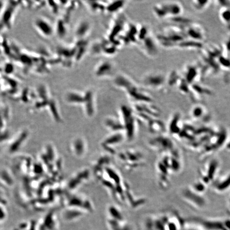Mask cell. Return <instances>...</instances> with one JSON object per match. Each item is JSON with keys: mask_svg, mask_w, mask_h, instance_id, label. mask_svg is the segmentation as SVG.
<instances>
[{"mask_svg": "<svg viewBox=\"0 0 230 230\" xmlns=\"http://www.w3.org/2000/svg\"><path fill=\"white\" fill-rule=\"evenodd\" d=\"M208 115L206 108L200 104H196L192 108L191 110L192 119L196 121L200 120L204 121L205 119H208Z\"/></svg>", "mask_w": 230, "mask_h": 230, "instance_id": "5bb4252c", "label": "cell"}, {"mask_svg": "<svg viewBox=\"0 0 230 230\" xmlns=\"http://www.w3.org/2000/svg\"><path fill=\"white\" fill-rule=\"evenodd\" d=\"M154 14L159 19L169 18L182 16L183 8L177 1H169L158 3L153 7Z\"/></svg>", "mask_w": 230, "mask_h": 230, "instance_id": "6da1fadb", "label": "cell"}, {"mask_svg": "<svg viewBox=\"0 0 230 230\" xmlns=\"http://www.w3.org/2000/svg\"><path fill=\"white\" fill-rule=\"evenodd\" d=\"M220 164L217 159H211L199 171V180L206 187L212 185L215 181Z\"/></svg>", "mask_w": 230, "mask_h": 230, "instance_id": "277c9868", "label": "cell"}, {"mask_svg": "<svg viewBox=\"0 0 230 230\" xmlns=\"http://www.w3.org/2000/svg\"><path fill=\"white\" fill-rule=\"evenodd\" d=\"M202 69L196 65H189L185 68L183 79L190 85L197 83L201 78Z\"/></svg>", "mask_w": 230, "mask_h": 230, "instance_id": "9c48e42d", "label": "cell"}, {"mask_svg": "<svg viewBox=\"0 0 230 230\" xmlns=\"http://www.w3.org/2000/svg\"><path fill=\"white\" fill-rule=\"evenodd\" d=\"M181 122V115L179 113L173 115L168 124V131L170 134L176 137L181 132L183 124Z\"/></svg>", "mask_w": 230, "mask_h": 230, "instance_id": "4fadbf2b", "label": "cell"}, {"mask_svg": "<svg viewBox=\"0 0 230 230\" xmlns=\"http://www.w3.org/2000/svg\"><path fill=\"white\" fill-rule=\"evenodd\" d=\"M210 1H199L195 0L192 2V5L196 10L198 11H204L208 8L210 5Z\"/></svg>", "mask_w": 230, "mask_h": 230, "instance_id": "e0dca14e", "label": "cell"}, {"mask_svg": "<svg viewBox=\"0 0 230 230\" xmlns=\"http://www.w3.org/2000/svg\"><path fill=\"white\" fill-rule=\"evenodd\" d=\"M90 29V25L87 22L80 23L76 28L75 34L78 39H83L86 37Z\"/></svg>", "mask_w": 230, "mask_h": 230, "instance_id": "9a60e30c", "label": "cell"}, {"mask_svg": "<svg viewBox=\"0 0 230 230\" xmlns=\"http://www.w3.org/2000/svg\"><path fill=\"white\" fill-rule=\"evenodd\" d=\"M212 189L215 191L222 193L230 189V173L216 179L212 183Z\"/></svg>", "mask_w": 230, "mask_h": 230, "instance_id": "8fae6325", "label": "cell"}, {"mask_svg": "<svg viewBox=\"0 0 230 230\" xmlns=\"http://www.w3.org/2000/svg\"><path fill=\"white\" fill-rule=\"evenodd\" d=\"M220 17L223 23L230 27V7H221Z\"/></svg>", "mask_w": 230, "mask_h": 230, "instance_id": "2e32d148", "label": "cell"}, {"mask_svg": "<svg viewBox=\"0 0 230 230\" xmlns=\"http://www.w3.org/2000/svg\"><path fill=\"white\" fill-rule=\"evenodd\" d=\"M115 66L110 61H103L99 64L95 70V75L97 77H106L112 75Z\"/></svg>", "mask_w": 230, "mask_h": 230, "instance_id": "7c38bea8", "label": "cell"}, {"mask_svg": "<svg viewBox=\"0 0 230 230\" xmlns=\"http://www.w3.org/2000/svg\"><path fill=\"white\" fill-rule=\"evenodd\" d=\"M26 136H27V134H26V133H25V132L21 135L18 139L16 140V142H15L13 145H12L11 147V151L13 152V151H15L16 150H18V148L20 146V145L23 142V140L25 139Z\"/></svg>", "mask_w": 230, "mask_h": 230, "instance_id": "d6986e66", "label": "cell"}, {"mask_svg": "<svg viewBox=\"0 0 230 230\" xmlns=\"http://www.w3.org/2000/svg\"><path fill=\"white\" fill-rule=\"evenodd\" d=\"M192 189L191 187H188L182 190L181 196L186 203L196 208L204 207L206 204V200L202 196Z\"/></svg>", "mask_w": 230, "mask_h": 230, "instance_id": "8992f818", "label": "cell"}, {"mask_svg": "<svg viewBox=\"0 0 230 230\" xmlns=\"http://www.w3.org/2000/svg\"><path fill=\"white\" fill-rule=\"evenodd\" d=\"M142 83L147 88L163 91L167 88V76L163 72L154 71L149 72L142 78Z\"/></svg>", "mask_w": 230, "mask_h": 230, "instance_id": "3957f363", "label": "cell"}, {"mask_svg": "<svg viewBox=\"0 0 230 230\" xmlns=\"http://www.w3.org/2000/svg\"><path fill=\"white\" fill-rule=\"evenodd\" d=\"M149 145L153 150L162 153V154L178 152L174 142L171 138L165 136L159 135L153 138L150 140Z\"/></svg>", "mask_w": 230, "mask_h": 230, "instance_id": "5b68a950", "label": "cell"}, {"mask_svg": "<svg viewBox=\"0 0 230 230\" xmlns=\"http://www.w3.org/2000/svg\"><path fill=\"white\" fill-rule=\"evenodd\" d=\"M35 28L39 33L45 37H50L54 33V28L52 24L44 18H38L35 23Z\"/></svg>", "mask_w": 230, "mask_h": 230, "instance_id": "30bf717a", "label": "cell"}, {"mask_svg": "<svg viewBox=\"0 0 230 230\" xmlns=\"http://www.w3.org/2000/svg\"><path fill=\"white\" fill-rule=\"evenodd\" d=\"M227 137L228 133L225 129H223L218 132H214L200 150L202 158L212 155L222 147L227 140Z\"/></svg>", "mask_w": 230, "mask_h": 230, "instance_id": "7a4b0ae2", "label": "cell"}, {"mask_svg": "<svg viewBox=\"0 0 230 230\" xmlns=\"http://www.w3.org/2000/svg\"><path fill=\"white\" fill-rule=\"evenodd\" d=\"M125 1H115L112 3H110V4H108L106 5V10L108 12H116L117 11L119 10L125 6Z\"/></svg>", "mask_w": 230, "mask_h": 230, "instance_id": "ac0fdd59", "label": "cell"}, {"mask_svg": "<svg viewBox=\"0 0 230 230\" xmlns=\"http://www.w3.org/2000/svg\"><path fill=\"white\" fill-rule=\"evenodd\" d=\"M142 41V49L148 56L152 58L156 57L159 52V43L156 37L149 33Z\"/></svg>", "mask_w": 230, "mask_h": 230, "instance_id": "ba28073f", "label": "cell"}, {"mask_svg": "<svg viewBox=\"0 0 230 230\" xmlns=\"http://www.w3.org/2000/svg\"><path fill=\"white\" fill-rule=\"evenodd\" d=\"M187 39L204 43L206 34L204 28L199 23L192 22L184 28Z\"/></svg>", "mask_w": 230, "mask_h": 230, "instance_id": "52a82bcc", "label": "cell"}]
</instances>
